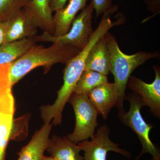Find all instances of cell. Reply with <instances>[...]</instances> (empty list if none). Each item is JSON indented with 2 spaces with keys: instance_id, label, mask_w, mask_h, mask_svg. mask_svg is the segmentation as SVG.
<instances>
[{
  "instance_id": "cell-15",
  "label": "cell",
  "mask_w": 160,
  "mask_h": 160,
  "mask_svg": "<svg viewBox=\"0 0 160 160\" xmlns=\"http://www.w3.org/2000/svg\"><path fill=\"white\" fill-rule=\"evenodd\" d=\"M85 70L95 71L106 76L110 72L109 52L104 36L90 49L86 59Z\"/></svg>"
},
{
  "instance_id": "cell-20",
  "label": "cell",
  "mask_w": 160,
  "mask_h": 160,
  "mask_svg": "<svg viewBox=\"0 0 160 160\" xmlns=\"http://www.w3.org/2000/svg\"><path fill=\"white\" fill-rule=\"evenodd\" d=\"M96 17L113 9L111 0H92Z\"/></svg>"
},
{
  "instance_id": "cell-19",
  "label": "cell",
  "mask_w": 160,
  "mask_h": 160,
  "mask_svg": "<svg viewBox=\"0 0 160 160\" xmlns=\"http://www.w3.org/2000/svg\"><path fill=\"white\" fill-rule=\"evenodd\" d=\"M30 0H0V22L9 21L22 10Z\"/></svg>"
},
{
  "instance_id": "cell-9",
  "label": "cell",
  "mask_w": 160,
  "mask_h": 160,
  "mask_svg": "<svg viewBox=\"0 0 160 160\" xmlns=\"http://www.w3.org/2000/svg\"><path fill=\"white\" fill-rule=\"evenodd\" d=\"M87 96L95 107L98 114L104 119L108 118L109 112L118 102V92L114 83L109 82L95 88Z\"/></svg>"
},
{
  "instance_id": "cell-11",
  "label": "cell",
  "mask_w": 160,
  "mask_h": 160,
  "mask_svg": "<svg viewBox=\"0 0 160 160\" xmlns=\"http://www.w3.org/2000/svg\"><path fill=\"white\" fill-rule=\"evenodd\" d=\"M15 110L13 96L0 99V160H6L5 154L11 137Z\"/></svg>"
},
{
  "instance_id": "cell-21",
  "label": "cell",
  "mask_w": 160,
  "mask_h": 160,
  "mask_svg": "<svg viewBox=\"0 0 160 160\" xmlns=\"http://www.w3.org/2000/svg\"><path fill=\"white\" fill-rule=\"evenodd\" d=\"M69 0H49V6L52 12L62 9Z\"/></svg>"
},
{
  "instance_id": "cell-18",
  "label": "cell",
  "mask_w": 160,
  "mask_h": 160,
  "mask_svg": "<svg viewBox=\"0 0 160 160\" xmlns=\"http://www.w3.org/2000/svg\"><path fill=\"white\" fill-rule=\"evenodd\" d=\"M107 82V76L95 71L84 70L77 83L73 93L87 96L95 88Z\"/></svg>"
},
{
  "instance_id": "cell-6",
  "label": "cell",
  "mask_w": 160,
  "mask_h": 160,
  "mask_svg": "<svg viewBox=\"0 0 160 160\" xmlns=\"http://www.w3.org/2000/svg\"><path fill=\"white\" fill-rule=\"evenodd\" d=\"M68 102L72 106L75 115V126L73 132L67 138L72 142L78 143L93 139L98 122L97 111L87 95L73 93Z\"/></svg>"
},
{
  "instance_id": "cell-5",
  "label": "cell",
  "mask_w": 160,
  "mask_h": 160,
  "mask_svg": "<svg viewBox=\"0 0 160 160\" xmlns=\"http://www.w3.org/2000/svg\"><path fill=\"white\" fill-rule=\"evenodd\" d=\"M125 99L129 101V110L125 111L124 108L119 109L118 118L124 125L129 126L136 133L142 143V149L136 160L146 153H149L153 158L159 157V151L149 138L153 126L146 122L141 114V108L144 106L141 98L136 93H129Z\"/></svg>"
},
{
  "instance_id": "cell-12",
  "label": "cell",
  "mask_w": 160,
  "mask_h": 160,
  "mask_svg": "<svg viewBox=\"0 0 160 160\" xmlns=\"http://www.w3.org/2000/svg\"><path fill=\"white\" fill-rule=\"evenodd\" d=\"M43 32L53 34L54 31L52 12L49 0H30L23 9Z\"/></svg>"
},
{
  "instance_id": "cell-22",
  "label": "cell",
  "mask_w": 160,
  "mask_h": 160,
  "mask_svg": "<svg viewBox=\"0 0 160 160\" xmlns=\"http://www.w3.org/2000/svg\"><path fill=\"white\" fill-rule=\"evenodd\" d=\"M7 28V22H0V45L5 42Z\"/></svg>"
},
{
  "instance_id": "cell-3",
  "label": "cell",
  "mask_w": 160,
  "mask_h": 160,
  "mask_svg": "<svg viewBox=\"0 0 160 160\" xmlns=\"http://www.w3.org/2000/svg\"><path fill=\"white\" fill-rule=\"evenodd\" d=\"M104 38L109 50L110 72L114 76V83L118 92L117 107L119 109L124 108L126 86L132 73L148 60L158 58L159 53L139 52L132 55L126 54L121 51L115 38L109 31L105 34Z\"/></svg>"
},
{
  "instance_id": "cell-1",
  "label": "cell",
  "mask_w": 160,
  "mask_h": 160,
  "mask_svg": "<svg viewBox=\"0 0 160 160\" xmlns=\"http://www.w3.org/2000/svg\"><path fill=\"white\" fill-rule=\"evenodd\" d=\"M104 34L105 31L102 28H97L93 31L87 46L66 64L64 70L63 85L58 92L56 99L53 104L41 108V117L44 124L49 123L51 121L55 125L61 124L63 109L73 94L77 83L85 70L86 60L89 51Z\"/></svg>"
},
{
  "instance_id": "cell-14",
  "label": "cell",
  "mask_w": 160,
  "mask_h": 160,
  "mask_svg": "<svg viewBox=\"0 0 160 160\" xmlns=\"http://www.w3.org/2000/svg\"><path fill=\"white\" fill-rule=\"evenodd\" d=\"M88 0H69L67 5L55 12L53 16V35L61 36L69 31L72 21L78 12L85 8Z\"/></svg>"
},
{
  "instance_id": "cell-24",
  "label": "cell",
  "mask_w": 160,
  "mask_h": 160,
  "mask_svg": "<svg viewBox=\"0 0 160 160\" xmlns=\"http://www.w3.org/2000/svg\"><path fill=\"white\" fill-rule=\"evenodd\" d=\"M152 160H160V157H159L153 158Z\"/></svg>"
},
{
  "instance_id": "cell-4",
  "label": "cell",
  "mask_w": 160,
  "mask_h": 160,
  "mask_svg": "<svg viewBox=\"0 0 160 160\" xmlns=\"http://www.w3.org/2000/svg\"><path fill=\"white\" fill-rule=\"evenodd\" d=\"M94 11L93 2L82 9L79 14L72 21L69 31L64 35L55 36L43 32L33 38L35 42L58 43L77 48L82 50L89 43L93 32L92 27V13Z\"/></svg>"
},
{
  "instance_id": "cell-2",
  "label": "cell",
  "mask_w": 160,
  "mask_h": 160,
  "mask_svg": "<svg viewBox=\"0 0 160 160\" xmlns=\"http://www.w3.org/2000/svg\"><path fill=\"white\" fill-rule=\"evenodd\" d=\"M80 51L73 46L58 43H52L47 48L34 45L22 57L10 64L9 75L12 86L38 67L50 68L58 63L67 64Z\"/></svg>"
},
{
  "instance_id": "cell-10",
  "label": "cell",
  "mask_w": 160,
  "mask_h": 160,
  "mask_svg": "<svg viewBox=\"0 0 160 160\" xmlns=\"http://www.w3.org/2000/svg\"><path fill=\"white\" fill-rule=\"evenodd\" d=\"M52 124L45 123L32 136L29 142L19 152L18 160H41L46 150L52 129Z\"/></svg>"
},
{
  "instance_id": "cell-16",
  "label": "cell",
  "mask_w": 160,
  "mask_h": 160,
  "mask_svg": "<svg viewBox=\"0 0 160 160\" xmlns=\"http://www.w3.org/2000/svg\"><path fill=\"white\" fill-rule=\"evenodd\" d=\"M46 150L55 160H84L80 153L82 149L78 144L65 137H52Z\"/></svg>"
},
{
  "instance_id": "cell-8",
  "label": "cell",
  "mask_w": 160,
  "mask_h": 160,
  "mask_svg": "<svg viewBox=\"0 0 160 160\" xmlns=\"http://www.w3.org/2000/svg\"><path fill=\"white\" fill-rule=\"evenodd\" d=\"M155 78L151 83H147L141 79L130 76L127 83L129 89L137 94L143 106L149 107V112L155 117H160V70L153 67Z\"/></svg>"
},
{
  "instance_id": "cell-13",
  "label": "cell",
  "mask_w": 160,
  "mask_h": 160,
  "mask_svg": "<svg viewBox=\"0 0 160 160\" xmlns=\"http://www.w3.org/2000/svg\"><path fill=\"white\" fill-rule=\"evenodd\" d=\"M38 28L33 21L22 9L7 22L5 42L33 38L37 35Z\"/></svg>"
},
{
  "instance_id": "cell-7",
  "label": "cell",
  "mask_w": 160,
  "mask_h": 160,
  "mask_svg": "<svg viewBox=\"0 0 160 160\" xmlns=\"http://www.w3.org/2000/svg\"><path fill=\"white\" fill-rule=\"evenodd\" d=\"M110 132L108 126L102 125L95 132L93 139L78 143V146L84 152V160H106L109 151L115 152L130 158L131 154L129 151L119 148V144L110 140Z\"/></svg>"
},
{
  "instance_id": "cell-17",
  "label": "cell",
  "mask_w": 160,
  "mask_h": 160,
  "mask_svg": "<svg viewBox=\"0 0 160 160\" xmlns=\"http://www.w3.org/2000/svg\"><path fill=\"white\" fill-rule=\"evenodd\" d=\"M35 45L33 38L3 43L0 45V65L12 64Z\"/></svg>"
},
{
  "instance_id": "cell-23",
  "label": "cell",
  "mask_w": 160,
  "mask_h": 160,
  "mask_svg": "<svg viewBox=\"0 0 160 160\" xmlns=\"http://www.w3.org/2000/svg\"><path fill=\"white\" fill-rule=\"evenodd\" d=\"M41 160H55L51 156L47 157L46 156H43Z\"/></svg>"
}]
</instances>
